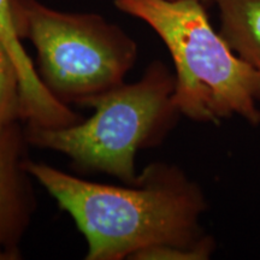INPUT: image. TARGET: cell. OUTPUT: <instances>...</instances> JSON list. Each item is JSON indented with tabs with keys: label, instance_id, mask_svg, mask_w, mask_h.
I'll use <instances>...</instances> for the list:
<instances>
[{
	"label": "cell",
	"instance_id": "obj_5",
	"mask_svg": "<svg viewBox=\"0 0 260 260\" xmlns=\"http://www.w3.org/2000/svg\"><path fill=\"white\" fill-rule=\"evenodd\" d=\"M24 130L18 122L0 132V246L18 251L35 210V197L25 170Z\"/></svg>",
	"mask_w": 260,
	"mask_h": 260
},
{
	"label": "cell",
	"instance_id": "obj_6",
	"mask_svg": "<svg viewBox=\"0 0 260 260\" xmlns=\"http://www.w3.org/2000/svg\"><path fill=\"white\" fill-rule=\"evenodd\" d=\"M0 41L9 51L21 79V117L27 124L42 128H67L81 121L67 104L46 88L21 45L12 16L11 0H0Z\"/></svg>",
	"mask_w": 260,
	"mask_h": 260
},
{
	"label": "cell",
	"instance_id": "obj_1",
	"mask_svg": "<svg viewBox=\"0 0 260 260\" xmlns=\"http://www.w3.org/2000/svg\"><path fill=\"white\" fill-rule=\"evenodd\" d=\"M24 167L86 237L87 260L132 259L149 247H194L209 237L199 224L203 191L171 165H149L128 187L84 181L29 159Z\"/></svg>",
	"mask_w": 260,
	"mask_h": 260
},
{
	"label": "cell",
	"instance_id": "obj_2",
	"mask_svg": "<svg viewBox=\"0 0 260 260\" xmlns=\"http://www.w3.org/2000/svg\"><path fill=\"white\" fill-rule=\"evenodd\" d=\"M115 5L157 32L176 69L174 102L191 121L240 116L260 123V71L214 30L200 0H116Z\"/></svg>",
	"mask_w": 260,
	"mask_h": 260
},
{
	"label": "cell",
	"instance_id": "obj_8",
	"mask_svg": "<svg viewBox=\"0 0 260 260\" xmlns=\"http://www.w3.org/2000/svg\"><path fill=\"white\" fill-rule=\"evenodd\" d=\"M21 117V79L14 59L0 41V132Z\"/></svg>",
	"mask_w": 260,
	"mask_h": 260
},
{
	"label": "cell",
	"instance_id": "obj_11",
	"mask_svg": "<svg viewBox=\"0 0 260 260\" xmlns=\"http://www.w3.org/2000/svg\"><path fill=\"white\" fill-rule=\"evenodd\" d=\"M203 4L206 6V5H210V4H214V0H200Z\"/></svg>",
	"mask_w": 260,
	"mask_h": 260
},
{
	"label": "cell",
	"instance_id": "obj_9",
	"mask_svg": "<svg viewBox=\"0 0 260 260\" xmlns=\"http://www.w3.org/2000/svg\"><path fill=\"white\" fill-rule=\"evenodd\" d=\"M214 248L213 240L207 237L204 242L194 247L155 246L142 249L133 255L138 260H204L209 259Z\"/></svg>",
	"mask_w": 260,
	"mask_h": 260
},
{
	"label": "cell",
	"instance_id": "obj_10",
	"mask_svg": "<svg viewBox=\"0 0 260 260\" xmlns=\"http://www.w3.org/2000/svg\"><path fill=\"white\" fill-rule=\"evenodd\" d=\"M19 258V251H11L0 246V260H12Z\"/></svg>",
	"mask_w": 260,
	"mask_h": 260
},
{
	"label": "cell",
	"instance_id": "obj_7",
	"mask_svg": "<svg viewBox=\"0 0 260 260\" xmlns=\"http://www.w3.org/2000/svg\"><path fill=\"white\" fill-rule=\"evenodd\" d=\"M220 35L241 59L260 71V0H214Z\"/></svg>",
	"mask_w": 260,
	"mask_h": 260
},
{
	"label": "cell",
	"instance_id": "obj_3",
	"mask_svg": "<svg viewBox=\"0 0 260 260\" xmlns=\"http://www.w3.org/2000/svg\"><path fill=\"white\" fill-rule=\"evenodd\" d=\"M176 79L160 61L147 68L138 82L123 83L86 106L90 118L67 128L27 124L28 144L68 155L82 171L105 172L125 184L138 180L135 155L139 149L160 144L178 115L174 102Z\"/></svg>",
	"mask_w": 260,
	"mask_h": 260
},
{
	"label": "cell",
	"instance_id": "obj_4",
	"mask_svg": "<svg viewBox=\"0 0 260 260\" xmlns=\"http://www.w3.org/2000/svg\"><path fill=\"white\" fill-rule=\"evenodd\" d=\"M18 37L38 52V74L64 104L86 106L124 83L138 57L136 42L96 14L64 12L39 0H11Z\"/></svg>",
	"mask_w": 260,
	"mask_h": 260
}]
</instances>
